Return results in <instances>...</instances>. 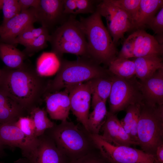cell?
Returning a JSON list of instances; mask_svg holds the SVG:
<instances>
[{"label":"cell","mask_w":163,"mask_h":163,"mask_svg":"<svg viewBox=\"0 0 163 163\" xmlns=\"http://www.w3.org/2000/svg\"><path fill=\"white\" fill-rule=\"evenodd\" d=\"M1 69V92L28 114L39 107L46 94L50 81L39 75L32 66L25 62L19 68L5 66Z\"/></svg>","instance_id":"6da1fadb"},{"label":"cell","mask_w":163,"mask_h":163,"mask_svg":"<svg viewBox=\"0 0 163 163\" xmlns=\"http://www.w3.org/2000/svg\"><path fill=\"white\" fill-rule=\"evenodd\" d=\"M54 142L58 149L69 161L74 160L97 149L90 133L82 125L67 120L55 124L45 133Z\"/></svg>","instance_id":"7a4b0ae2"},{"label":"cell","mask_w":163,"mask_h":163,"mask_svg":"<svg viewBox=\"0 0 163 163\" xmlns=\"http://www.w3.org/2000/svg\"><path fill=\"white\" fill-rule=\"evenodd\" d=\"M111 75L108 69L88 57H82L72 61L61 59L60 65L56 76L50 80L46 94L93 79Z\"/></svg>","instance_id":"3957f363"},{"label":"cell","mask_w":163,"mask_h":163,"mask_svg":"<svg viewBox=\"0 0 163 163\" xmlns=\"http://www.w3.org/2000/svg\"><path fill=\"white\" fill-rule=\"evenodd\" d=\"M87 41L88 58L97 63L108 66L118 52L101 16L97 11L79 21Z\"/></svg>","instance_id":"277c9868"},{"label":"cell","mask_w":163,"mask_h":163,"mask_svg":"<svg viewBox=\"0 0 163 163\" xmlns=\"http://www.w3.org/2000/svg\"><path fill=\"white\" fill-rule=\"evenodd\" d=\"M137 136L142 150L155 156L157 147L163 144V104H140Z\"/></svg>","instance_id":"5b68a950"},{"label":"cell","mask_w":163,"mask_h":163,"mask_svg":"<svg viewBox=\"0 0 163 163\" xmlns=\"http://www.w3.org/2000/svg\"><path fill=\"white\" fill-rule=\"evenodd\" d=\"M70 16L50 35L52 52L59 58L66 53L88 58L87 40L80 22L75 15Z\"/></svg>","instance_id":"8992f818"},{"label":"cell","mask_w":163,"mask_h":163,"mask_svg":"<svg viewBox=\"0 0 163 163\" xmlns=\"http://www.w3.org/2000/svg\"><path fill=\"white\" fill-rule=\"evenodd\" d=\"M95 146L109 163H159L155 155L142 150L124 145H112L101 135L91 133Z\"/></svg>","instance_id":"52a82bcc"},{"label":"cell","mask_w":163,"mask_h":163,"mask_svg":"<svg viewBox=\"0 0 163 163\" xmlns=\"http://www.w3.org/2000/svg\"><path fill=\"white\" fill-rule=\"evenodd\" d=\"M136 76L129 78L113 75L109 99L110 111L116 114L129 106L143 101L140 83Z\"/></svg>","instance_id":"ba28073f"},{"label":"cell","mask_w":163,"mask_h":163,"mask_svg":"<svg viewBox=\"0 0 163 163\" xmlns=\"http://www.w3.org/2000/svg\"><path fill=\"white\" fill-rule=\"evenodd\" d=\"M96 11L105 18L107 29L116 45L124 38L126 32L135 29L134 23L129 16L110 0L100 1Z\"/></svg>","instance_id":"9c48e42d"},{"label":"cell","mask_w":163,"mask_h":163,"mask_svg":"<svg viewBox=\"0 0 163 163\" xmlns=\"http://www.w3.org/2000/svg\"><path fill=\"white\" fill-rule=\"evenodd\" d=\"M65 89L69 92L70 110L89 132L88 121L91 99L92 79Z\"/></svg>","instance_id":"30bf717a"},{"label":"cell","mask_w":163,"mask_h":163,"mask_svg":"<svg viewBox=\"0 0 163 163\" xmlns=\"http://www.w3.org/2000/svg\"><path fill=\"white\" fill-rule=\"evenodd\" d=\"M69 161L53 141L44 133L38 137L34 150L16 163H68Z\"/></svg>","instance_id":"8fae6325"},{"label":"cell","mask_w":163,"mask_h":163,"mask_svg":"<svg viewBox=\"0 0 163 163\" xmlns=\"http://www.w3.org/2000/svg\"><path fill=\"white\" fill-rule=\"evenodd\" d=\"M15 122L0 124V142L4 147L19 148L24 157L34 150L38 137L33 139L27 136L15 125Z\"/></svg>","instance_id":"7c38bea8"},{"label":"cell","mask_w":163,"mask_h":163,"mask_svg":"<svg viewBox=\"0 0 163 163\" xmlns=\"http://www.w3.org/2000/svg\"><path fill=\"white\" fill-rule=\"evenodd\" d=\"M36 22L35 9L21 12L0 26V43L13 45L18 35L25 28Z\"/></svg>","instance_id":"4fadbf2b"},{"label":"cell","mask_w":163,"mask_h":163,"mask_svg":"<svg viewBox=\"0 0 163 163\" xmlns=\"http://www.w3.org/2000/svg\"><path fill=\"white\" fill-rule=\"evenodd\" d=\"M64 0H40L38 7L35 9L36 22L49 30L65 20L63 12Z\"/></svg>","instance_id":"5bb4252c"},{"label":"cell","mask_w":163,"mask_h":163,"mask_svg":"<svg viewBox=\"0 0 163 163\" xmlns=\"http://www.w3.org/2000/svg\"><path fill=\"white\" fill-rule=\"evenodd\" d=\"M100 131L101 137L114 145L130 146L139 145L133 141L126 132L116 114L108 112L106 120Z\"/></svg>","instance_id":"9a60e30c"},{"label":"cell","mask_w":163,"mask_h":163,"mask_svg":"<svg viewBox=\"0 0 163 163\" xmlns=\"http://www.w3.org/2000/svg\"><path fill=\"white\" fill-rule=\"evenodd\" d=\"M131 35L133 42V58L163 55V45L159 44L154 36L144 29L136 30Z\"/></svg>","instance_id":"2e32d148"},{"label":"cell","mask_w":163,"mask_h":163,"mask_svg":"<svg viewBox=\"0 0 163 163\" xmlns=\"http://www.w3.org/2000/svg\"><path fill=\"white\" fill-rule=\"evenodd\" d=\"M46 111L53 120H67L70 110L69 92L66 89L46 94Z\"/></svg>","instance_id":"e0dca14e"},{"label":"cell","mask_w":163,"mask_h":163,"mask_svg":"<svg viewBox=\"0 0 163 163\" xmlns=\"http://www.w3.org/2000/svg\"><path fill=\"white\" fill-rule=\"evenodd\" d=\"M139 81L144 102L153 105L163 104V68Z\"/></svg>","instance_id":"ac0fdd59"},{"label":"cell","mask_w":163,"mask_h":163,"mask_svg":"<svg viewBox=\"0 0 163 163\" xmlns=\"http://www.w3.org/2000/svg\"><path fill=\"white\" fill-rule=\"evenodd\" d=\"M135 69V76L140 81L150 77L158 69L163 68L162 56L149 55L135 58L133 60Z\"/></svg>","instance_id":"d6986e66"},{"label":"cell","mask_w":163,"mask_h":163,"mask_svg":"<svg viewBox=\"0 0 163 163\" xmlns=\"http://www.w3.org/2000/svg\"><path fill=\"white\" fill-rule=\"evenodd\" d=\"M163 7V0H141L135 29H143Z\"/></svg>","instance_id":"ffe728a7"},{"label":"cell","mask_w":163,"mask_h":163,"mask_svg":"<svg viewBox=\"0 0 163 163\" xmlns=\"http://www.w3.org/2000/svg\"><path fill=\"white\" fill-rule=\"evenodd\" d=\"M26 113L15 101L0 91V124L15 122Z\"/></svg>","instance_id":"44dd1931"},{"label":"cell","mask_w":163,"mask_h":163,"mask_svg":"<svg viewBox=\"0 0 163 163\" xmlns=\"http://www.w3.org/2000/svg\"><path fill=\"white\" fill-rule=\"evenodd\" d=\"M27 57L15 46L0 43V58L6 66L12 69L20 68L24 65Z\"/></svg>","instance_id":"7402d4cb"},{"label":"cell","mask_w":163,"mask_h":163,"mask_svg":"<svg viewBox=\"0 0 163 163\" xmlns=\"http://www.w3.org/2000/svg\"><path fill=\"white\" fill-rule=\"evenodd\" d=\"M113 76L92 79L91 106L92 108L99 102H106L111 92Z\"/></svg>","instance_id":"603a6c76"},{"label":"cell","mask_w":163,"mask_h":163,"mask_svg":"<svg viewBox=\"0 0 163 163\" xmlns=\"http://www.w3.org/2000/svg\"><path fill=\"white\" fill-rule=\"evenodd\" d=\"M89 114L88 126L89 132L92 134H99L101 129L104 123L107 115L106 102L100 101L93 108Z\"/></svg>","instance_id":"cb8c5ba5"},{"label":"cell","mask_w":163,"mask_h":163,"mask_svg":"<svg viewBox=\"0 0 163 163\" xmlns=\"http://www.w3.org/2000/svg\"><path fill=\"white\" fill-rule=\"evenodd\" d=\"M61 59L52 52L43 54L38 60L36 68L39 75L42 77L53 75L58 71Z\"/></svg>","instance_id":"d4e9b609"},{"label":"cell","mask_w":163,"mask_h":163,"mask_svg":"<svg viewBox=\"0 0 163 163\" xmlns=\"http://www.w3.org/2000/svg\"><path fill=\"white\" fill-rule=\"evenodd\" d=\"M108 70L113 75L129 78L135 76V64L133 60L117 58L110 62Z\"/></svg>","instance_id":"484cf974"},{"label":"cell","mask_w":163,"mask_h":163,"mask_svg":"<svg viewBox=\"0 0 163 163\" xmlns=\"http://www.w3.org/2000/svg\"><path fill=\"white\" fill-rule=\"evenodd\" d=\"M29 114L34 122L35 135L37 137L43 135L46 130L52 128L55 124L47 117L46 110L39 107L32 109Z\"/></svg>","instance_id":"4316f807"},{"label":"cell","mask_w":163,"mask_h":163,"mask_svg":"<svg viewBox=\"0 0 163 163\" xmlns=\"http://www.w3.org/2000/svg\"><path fill=\"white\" fill-rule=\"evenodd\" d=\"M47 32L49 30L43 27L35 28L34 24L31 25L24 29L17 37L15 45L19 44L25 46L35 38Z\"/></svg>","instance_id":"83f0119b"},{"label":"cell","mask_w":163,"mask_h":163,"mask_svg":"<svg viewBox=\"0 0 163 163\" xmlns=\"http://www.w3.org/2000/svg\"><path fill=\"white\" fill-rule=\"evenodd\" d=\"M115 5L120 8L129 16L134 23L138 15L141 0H110Z\"/></svg>","instance_id":"f1b7e54d"},{"label":"cell","mask_w":163,"mask_h":163,"mask_svg":"<svg viewBox=\"0 0 163 163\" xmlns=\"http://www.w3.org/2000/svg\"><path fill=\"white\" fill-rule=\"evenodd\" d=\"M50 37L49 32L42 34L25 46L22 51L27 57L32 56L47 46V43L49 42Z\"/></svg>","instance_id":"f546056e"},{"label":"cell","mask_w":163,"mask_h":163,"mask_svg":"<svg viewBox=\"0 0 163 163\" xmlns=\"http://www.w3.org/2000/svg\"><path fill=\"white\" fill-rule=\"evenodd\" d=\"M2 9L3 17L1 25H3L21 12L18 0H2Z\"/></svg>","instance_id":"4dcf8cb0"},{"label":"cell","mask_w":163,"mask_h":163,"mask_svg":"<svg viewBox=\"0 0 163 163\" xmlns=\"http://www.w3.org/2000/svg\"><path fill=\"white\" fill-rule=\"evenodd\" d=\"M14 123L27 136L33 139L38 138L35 135L34 122L30 116L21 117Z\"/></svg>","instance_id":"1f68e13d"},{"label":"cell","mask_w":163,"mask_h":163,"mask_svg":"<svg viewBox=\"0 0 163 163\" xmlns=\"http://www.w3.org/2000/svg\"><path fill=\"white\" fill-rule=\"evenodd\" d=\"M141 103L131 105L128 107L125 110L126 112L125 117L120 120L121 125L129 136L133 120L140 111Z\"/></svg>","instance_id":"d6a6232c"},{"label":"cell","mask_w":163,"mask_h":163,"mask_svg":"<svg viewBox=\"0 0 163 163\" xmlns=\"http://www.w3.org/2000/svg\"><path fill=\"white\" fill-rule=\"evenodd\" d=\"M76 5V14L94 13L96 6L100 1L93 0H75Z\"/></svg>","instance_id":"836d02e7"},{"label":"cell","mask_w":163,"mask_h":163,"mask_svg":"<svg viewBox=\"0 0 163 163\" xmlns=\"http://www.w3.org/2000/svg\"><path fill=\"white\" fill-rule=\"evenodd\" d=\"M99 150L96 149L85 155L69 161L68 163H107Z\"/></svg>","instance_id":"e575fe53"},{"label":"cell","mask_w":163,"mask_h":163,"mask_svg":"<svg viewBox=\"0 0 163 163\" xmlns=\"http://www.w3.org/2000/svg\"><path fill=\"white\" fill-rule=\"evenodd\" d=\"M133 58V42L131 35L125 40L117 58L128 59Z\"/></svg>","instance_id":"d590c367"},{"label":"cell","mask_w":163,"mask_h":163,"mask_svg":"<svg viewBox=\"0 0 163 163\" xmlns=\"http://www.w3.org/2000/svg\"><path fill=\"white\" fill-rule=\"evenodd\" d=\"M147 26L156 35H163V7L160 9L146 27Z\"/></svg>","instance_id":"8d00e7d4"},{"label":"cell","mask_w":163,"mask_h":163,"mask_svg":"<svg viewBox=\"0 0 163 163\" xmlns=\"http://www.w3.org/2000/svg\"><path fill=\"white\" fill-rule=\"evenodd\" d=\"M76 9L75 0H64L63 12L65 15H75Z\"/></svg>","instance_id":"74e56055"},{"label":"cell","mask_w":163,"mask_h":163,"mask_svg":"<svg viewBox=\"0 0 163 163\" xmlns=\"http://www.w3.org/2000/svg\"><path fill=\"white\" fill-rule=\"evenodd\" d=\"M21 12L31 8L35 9L39 6L40 0H18Z\"/></svg>","instance_id":"f35d334b"},{"label":"cell","mask_w":163,"mask_h":163,"mask_svg":"<svg viewBox=\"0 0 163 163\" xmlns=\"http://www.w3.org/2000/svg\"><path fill=\"white\" fill-rule=\"evenodd\" d=\"M155 156L159 163H163V144L159 145L157 147Z\"/></svg>","instance_id":"ab89813d"},{"label":"cell","mask_w":163,"mask_h":163,"mask_svg":"<svg viewBox=\"0 0 163 163\" xmlns=\"http://www.w3.org/2000/svg\"><path fill=\"white\" fill-rule=\"evenodd\" d=\"M4 147L2 145L0 142V154L1 153L2 150L3 149Z\"/></svg>","instance_id":"60d3db41"},{"label":"cell","mask_w":163,"mask_h":163,"mask_svg":"<svg viewBox=\"0 0 163 163\" xmlns=\"http://www.w3.org/2000/svg\"><path fill=\"white\" fill-rule=\"evenodd\" d=\"M2 0H0V10L2 9Z\"/></svg>","instance_id":"b9f144b4"},{"label":"cell","mask_w":163,"mask_h":163,"mask_svg":"<svg viewBox=\"0 0 163 163\" xmlns=\"http://www.w3.org/2000/svg\"><path fill=\"white\" fill-rule=\"evenodd\" d=\"M1 74H2V69H0V79L1 78Z\"/></svg>","instance_id":"7bdbcfd3"},{"label":"cell","mask_w":163,"mask_h":163,"mask_svg":"<svg viewBox=\"0 0 163 163\" xmlns=\"http://www.w3.org/2000/svg\"><path fill=\"white\" fill-rule=\"evenodd\" d=\"M0 163H2V162H0Z\"/></svg>","instance_id":"ee69618b"},{"label":"cell","mask_w":163,"mask_h":163,"mask_svg":"<svg viewBox=\"0 0 163 163\" xmlns=\"http://www.w3.org/2000/svg\"><path fill=\"white\" fill-rule=\"evenodd\" d=\"M107 163H108V162H107Z\"/></svg>","instance_id":"f6af8a7d"}]
</instances>
